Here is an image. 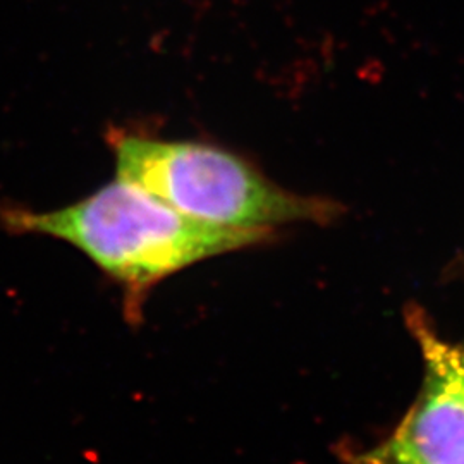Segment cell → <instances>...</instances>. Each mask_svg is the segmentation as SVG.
<instances>
[{
  "instance_id": "cell-1",
  "label": "cell",
  "mask_w": 464,
  "mask_h": 464,
  "mask_svg": "<svg viewBox=\"0 0 464 464\" xmlns=\"http://www.w3.org/2000/svg\"><path fill=\"white\" fill-rule=\"evenodd\" d=\"M5 229L50 236L80 251L117 282L130 315L150 289L203 260L276 239L270 229H229L184 216L136 184L119 179L59 210L5 208Z\"/></svg>"
},
{
  "instance_id": "cell-2",
  "label": "cell",
  "mask_w": 464,
  "mask_h": 464,
  "mask_svg": "<svg viewBox=\"0 0 464 464\" xmlns=\"http://www.w3.org/2000/svg\"><path fill=\"white\" fill-rule=\"evenodd\" d=\"M117 178L136 184L184 216L229 229H270L296 222L329 224L341 214L331 199L272 183L237 155L203 143L121 134Z\"/></svg>"
},
{
  "instance_id": "cell-3",
  "label": "cell",
  "mask_w": 464,
  "mask_h": 464,
  "mask_svg": "<svg viewBox=\"0 0 464 464\" xmlns=\"http://www.w3.org/2000/svg\"><path fill=\"white\" fill-rule=\"evenodd\" d=\"M404 318L425 372L413 406L387 440L418 464H464V346L444 341L420 304H408Z\"/></svg>"
},
{
  "instance_id": "cell-4",
  "label": "cell",
  "mask_w": 464,
  "mask_h": 464,
  "mask_svg": "<svg viewBox=\"0 0 464 464\" xmlns=\"http://www.w3.org/2000/svg\"><path fill=\"white\" fill-rule=\"evenodd\" d=\"M341 458L346 464H418L406 454H402L399 449L394 448L389 440L365 450L343 448Z\"/></svg>"
},
{
  "instance_id": "cell-5",
  "label": "cell",
  "mask_w": 464,
  "mask_h": 464,
  "mask_svg": "<svg viewBox=\"0 0 464 464\" xmlns=\"http://www.w3.org/2000/svg\"><path fill=\"white\" fill-rule=\"evenodd\" d=\"M463 346H464V343H463Z\"/></svg>"
}]
</instances>
